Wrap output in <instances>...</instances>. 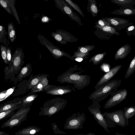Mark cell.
Wrapping results in <instances>:
<instances>
[{"instance_id": "40", "label": "cell", "mask_w": 135, "mask_h": 135, "mask_svg": "<svg viewBox=\"0 0 135 135\" xmlns=\"http://www.w3.org/2000/svg\"><path fill=\"white\" fill-rule=\"evenodd\" d=\"M96 25H98L101 27H104L106 26H111V24L105 18L100 19L96 21L95 23Z\"/></svg>"}, {"instance_id": "4", "label": "cell", "mask_w": 135, "mask_h": 135, "mask_svg": "<svg viewBox=\"0 0 135 135\" xmlns=\"http://www.w3.org/2000/svg\"><path fill=\"white\" fill-rule=\"evenodd\" d=\"M103 115L108 127H113L117 125L124 127L129 125L128 120L125 117L124 111L122 110L112 112H106Z\"/></svg>"}, {"instance_id": "34", "label": "cell", "mask_w": 135, "mask_h": 135, "mask_svg": "<svg viewBox=\"0 0 135 135\" xmlns=\"http://www.w3.org/2000/svg\"><path fill=\"white\" fill-rule=\"evenodd\" d=\"M30 107H20L15 114L9 119H11L20 117L23 114L28 113L30 110Z\"/></svg>"}, {"instance_id": "19", "label": "cell", "mask_w": 135, "mask_h": 135, "mask_svg": "<svg viewBox=\"0 0 135 135\" xmlns=\"http://www.w3.org/2000/svg\"><path fill=\"white\" fill-rule=\"evenodd\" d=\"M38 97L35 93L31 91L27 95L21 98L22 102L20 107H30Z\"/></svg>"}, {"instance_id": "30", "label": "cell", "mask_w": 135, "mask_h": 135, "mask_svg": "<svg viewBox=\"0 0 135 135\" xmlns=\"http://www.w3.org/2000/svg\"><path fill=\"white\" fill-rule=\"evenodd\" d=\"M107 53V52H104L97 54L92 57L89 59V62H92L93 65H97L102 61Z\"/></svg>"}, {"instance_id": "1", "label": "cell", "mask_w": 135, "mask_h": 135, "mask_svg": "<svg viewBox=\"0 0 135 135\" xmlns=\"http://www.w3.org/2000/svg\"><path fill=\"white\" fill-rule=\"evenodd\" d=\"M83 71L78 65H75L58 76L57 80L61 84H72L74 88L81 90L88 86L91 81L89 75L82 74Z\"/></svg>"}, {"instance_id": "17", "label": "cell", "mask_w": 135, "mask_h": 135, "mask_svg": "<svg viewBox=\"0 0 135 135\" xmlns=\"http://www.w3.org/2000/svg\"><path fill=\"white\" fill-rule=\"evenodd\" d=\"M131 47L129 44H126L122 46L115 53L114 59L115 60L123 59L131 52Z\"/></svg>"}, {"instance_id": "39", "label": "cell", "mask_w": 135, "mask_h": 135, "mask_svg": "<svg viewBox=\"0 0 135 135\" xmlns=\"http://www.w3.org/2000/svg\"><path fill=\"white\" fill-rule=\"evenodd\" d=\"M0 4L2 7L9 13L11 15L13 14L11 7L5 0H0Z\"/></svg>"}, {"instance_id": "14", "label": "cell", "mask_w": 135, "mask_h": 135, "mask_svg": "<svg viewBox=\"0 0 135 135\" xmlns=\"http://www.w3.org/2000/svg\"><path fill=\"white\" fill-rule=\"evenodd\" d=\"M105 19L117 31H119L127 27L133 25V23L129 22V21L125 18L117 17H105Z\"/></svg>"}, {"instance_id": "47", "label": "cell", "mask_w": 135, "mask_h": 135, "mask_svg": "<svg viewBox=\"0 0 135 135\" xmlns=\"http://www.w3.org/2000/svg\"><path fill=\"white\" fill-rule=\"evenodd\" d=\"M115 133H116V135H126V134H123L119 133L117 132H116Z\"/></svg>"}, {"instance_id": "6", "label": "cell", "mask_w": 135, "mask_h": 135, "mask_svg": "<svg viewBox=\"0 0 135 135\" xmlns=\"http://www.w3.org/2000/svg\"><path fill=\"white\" fill-rule=\"evenodd\" d=\"M86 120L85 115L83 112L81 114L78 112L73 114L66 120L64 128L66 129H81Z\"/></svg>"}, {"instance_id": "28", "label": "cell", "mask_w": 135, "mask_h": 135, "mask_svg": "<svg viewBox=\"0 0 135 135\" xmlns=\"http://www.w3.org/2000/svg\"><path fill=\"white\" fill-rule=\"evenodd\" d=\"M8 33L6 31L5 27L2 25H0V42L3 43L7 47L9 44L8 40Z\"/></svg>"}, {"instance_id": "7", "label": "cell", "mask_w": 135, "mask_h": 135, "mask_svg": "<svg viewBox=\"0 0 135 135\" xmlns=\"http://www.w3.org/2000/svg\"><path fill=\"white\" fill-rule=\"evenodd\" d=\"M37 38L41 44L48 49L55 59H59L63 56L70 59L71 56L69 54L54 45L43 36L39 34Z\"/></svg>"}, {"instance_id": "16", "label": "cell", "mask_w": 135, "mask_h": 135, "mask_svg": "<svg viewBox=\"0 0 135 135\" xmlns=\"http://www.w3.org/2000/svg\"><path fill=\"white\" fill-rule=\"evenodd\" d=\"M28 113H27L24 114L18 117L11 119H9L3 123L1 128L9 127L10 129H12L14 127L18 126L22 122L26 120Z\"/></svg>"}, {"instance_id": "26", "label": "cell", "mask_w": 135, "mask_h": 135, "mask_svg": "<svg viewBox=\"0 0 135 135\" xmlns=\"http://www.w3.org/2000/svg\"><path fill=\"white\" fill-rule=\"evenodd\" d=\"M49 82L48 78H44L31 89V91L36 93L44 90L45 88L49 84Z\"/></svg>"}, {"instance_id": "8", "label": "cell", "mask_w": 135, "mask_h": 135, "mask_svg": "<svg viewBox=\"0 0 135 135\" xmlns=\"http://www.w3.org/2000/svg\"><path fill=\"white\" fill-rule=\"evenodd\" d=\"M56 7L64 14L68 16L72 21L80 26L82 25L80 18L74 11L72 7L65 0H54Z\"/></svg>"}, {"instance_id": "23", "label": "cell", "mask_w": 135, "mask_h": 135, "mask_svg": "<svg viewBox=\"0 0 135 135\" xmlns=\"http://www.w3.org/2000/svg\"><path fill=\"white\" fill-rule=\"evenodd\" d=\"M112 2L121 6L123 8H135L134 0H111Z\"/></svg>"}, {"instance_id": "21", "label": "cell", "mask_w": 135, "mask_h": 135, "mask_svg": "<svg viewBox=\"0 0 135 135\" xmlns=\"http://www.w3.org/2000/svg\"><path fill=\"white\" fill-rule=\"evenodd\" d=\"M32 67L30 63H28L23 68L19 71L16 77L18 81H21L22 79L30 75L32 71Z\"/></svg>"}, {"instance_id": "24", "label": "cell", "mask_w": 135, "mask_h": 135, "mask_svg": "<svg viewBox=\"0 0 135 135\" xmlns=\"http://www.w3.org/2000/svg\"><path fill=\"white\" fill-rule=\"evenodd\" d=\"M87 9L88 12L90 13L93 17H96L99 11L98 9L95 0H88Z\"/></svg>"}, {"instance_id": "36", "label": "cell", "mask_w": 135, "mask_h": 135, "mask_svg": "<svg viewBox=\"0 0 135 135\" xmlns=\"http://www.w3.org/2000/svg\"><path fill=\"white\" fill-rule=\"evenodd\" d=\"M95 48V46L94 45H87L84 46L78 47L77 51L83 53H89V52L91 51Z\"/></svg>"}, {"instance_id": "42", "label": "cell", "mask_w": 135, "mask_h": 135, "mask_svg": "<svg viewBox=\"0 0 135 135\" xmlns=\"http://www.w3.org/2000/svg\"><path fill=\"white\" fill-rule=\"evenodd\" d=\"M51 126L53 131L55 134H66V133L60 130L55 123H52L51 124Z\"/></svg>"}, {"instance_id": "22", "label": "cell", "mask_w": 135, "mask_h": 135, "mask_svg": "<svg viewBox=\"0 0 135 135\" xmlns=\"http://www.w3.org/2000/svg\"><path fill=\"white\" fill-rule=\"evenodd\" d=\"M111 14L126 16L135 15V8H125L121 7L110 12Z\"/></svg>"}, {"instance_id": "12", "label": "cell", "mask_w": 135, "mask_h": 135, "mask_svg": "<svg viewBox=\"0 0 135 135\" xmlns=\"http://www.w3.org/2000/svg\"><path fill=\"white\" fill-rule=\"evenodd\" d=\"M51 35L57 42L61 44H66L68 42H76L78 38L69 32L61 30L52 31Z\"/></svg>"}, {"instance_id": "41", "label": "cell", "mask_w": 135, "mask_h": 135, "mask_svg": "<svg viewBox=\"0 0 135 135\" xmlns=\"http://www.w3.org/2000/svg\"><path fill=\"white\" fill-rule=\"evenodd\" d=\"M126 33L129 36L135 35V25H132L128 26L127 28Z\"/></svg>"}, {"instance_id": "2", "label": "cell", "mask_w": 135, "mask_h": 135, "mask_svg": "<svg viewBox=\"0 0 135 135\" xmlns=\"http://www.w3.org/2000/svg\"><path fill=\"white\" fill-rule=\"evenodd\" d=\"M121 82L120 79L111 80L95 90L89 95V98L93 101L96 100L99 102L117 91Z\"/></svg>"}, {"instance_id": "13", "label": "cell", "mask_w": 135, "mask_h": 135, "mask_svg": "<svg viewBox=\"0 0 135 135\" xmlns=\"http://www.w3.org/2000/svg\"><path fill=\"white\" fill-rule=\"evenodd\" d=\"M73 86H56L48 84L45 88V93L52 95H62L75 91Z\"/></svg>"}, {"instance_id": "35", "label": "cell", "mask_w": 135, "mask_h": 135, "mask_svg": "<svg viewBox=\"0 0 135 135\" xmlns=\"http://www.w3.org/2000/svg\"><path fill=\"white\" fill-rule=\"evenodd\" d=\"M5 1L11 7L14 16L18 24L20 25V22L15 7L16 0H5Z\"/></svg>"}, {"instance_id": "20", "label": "cell", "mask_w": 135, "mask_h": 135, "mask_svg": "<svg viewBox=\"0 0 135 135\" xmlns=\"http://www.w3.org/2000/svg\"><path fill=\"white\" fill-rule=\"evenodd\" d=\"M41 129L35 126H30L24 128L16 132V135H34L40 132Z\"/></svg>"}, {"instance_id": "38", "label": "cell", "mask_w": 135, "mask_h": 135, "mask_svg": "<svg viewBox=\"0 0 135 135\" xmlns=\"http://www.w3.org/2000/svg\"><path fill=\"white\" fill-rule=\"evenodd\" d=\"M65 0L79 13L82 17H84V15L80 9V7L77 4L74 3L71 0Z\"/></svg>"}, {"instance_id": "46", "label": "cell", "mask_w": 135, "mask_h": 135, "mask_svg": "<svg viewBox=\"0 0 135 135\" xmlns=\"http://www.w3.org/2000/svg\"><path fill=\"white\" fill-rule=\"evenodd\" d=\"M95 135V133H92V132H90L88 133L87 134H79L76 135Z\"/></svg>"}, {"instance_id": "31", "label": "cell", "mask_w": 135, "mask_h": 135, "mask_svg": "<svg viewBox=\"0 0 135 135\" xmlns=\"http://www.w3.org/2000/svg\"><path fill=\"white\" fill-rule=\"evenodd\" d=\"M20 107V106L16 107L0 113V120H1L8 117H11L15 114V111Z\"/></svg>"}, {"instance_id": "15", "label": "cell", "mask_w": 135, "mask_h": 135, "mask_svg": "<svg viewBox=\"0 0 135 135\" xmlns=\"http://www.w3.org/2000/svg\"><path fill=\"white\" fill-rule=\"evenodd\" d=\"M122 66L120 65L115 66L103 75L94 86L95 90L110 81L119 71Z\"/></svg>"}, {"instance_id": "32", "label": "cell", "mask_w": 135, "mask_h": 135, "mask_svg": "<svg viewBox=\"0 0 135 135\" xmlns=\"http://www.w3.org/2000/svg\"><path fill=\"white\" fill-rule=\"evenodd\" d=\"M123 111L125 117L128 120L135 115V106L124 107L123 108Z\"/></svg>"}, {"instance_id": "33", "label": "cell", "mask_w": 135, "mask_h": 135, "mask_svg": "<svg viewBox=\"0 0 135 135\" xmlns=\"http://www.w3.org/2000/svg\"><path fill=\"white\" fill-rule=\"evenodd\" d=\"M135 71V55L133 57L129 66L124 76L126 79L132 75Z\"/></svg>"}, {"instance_id": "9", "label": "cell", "mask_w": 135, "mask_h": 135, "mask_svg": "<svg viewBox=\"0 0 135 135\" xmlns=\"http://www.w3.org/2000/svg\"><path fill=\"white\" fill-rule=\"evenodd\" d=\"M92 104L88 108L90 112L93 115V117L98 123L106 132L109 133L108 127L104 117L100 111L101 107L99 102L94 100Z\"/></svg>"}, {"instance_id": "27", "label": "cell", "mask_w": 135, "mask_h": 135, "mask_svg": "<svg viewBox=\"0 0 135 135\" xmlns=\"http://www.w3.org/2000/svg\"><path fill=\"white\" fill-rule=\"evenodd\" d=\"M90 54L89 53H84L76 51L74 52V55L70 57V59L71 61L75 60L80 62L88 59V56Z\"/></svg>"}, {"instance_id": "37", "label": "cell", "mask_w": 135, "mask_h": 135, "mask_svg": "<svg viewBox=\"0 0 135 135\" xmlns=\"http://www.w3.org/2000/svg\"><path fill=\"white\" fill-rule=\"evenodd\" d=\"M0 50L1 57L4 62L6 64H8L7 57V49L6 47L3 45H1Z\"/></svg>"}, {"instance_id": "5", "label": "cell", "mask_w": 135, "mask_h": 135, "mask_svg": "<svg viewBox=\"0 0 135 135\" xmlns=\"http://www.w3.org/2000/svg\"><path fill=\"white\" fill-rule=\"evenodd\" d=\"M24 57L22 49L18 47L12 55L11 64L9 66L8 72L17 74L25 62Z\"/></svg>"}, {"instance_id": "18", "label": "cell", "mask_w": 135, "mask_h": 135, "mask_svg": "<svg viewBox=\"0 0 135 135\" xmlns=\"http://www.w3.org/2000/svg\"><path fill=\"white\" fill-rule=\"evenodd\" d=\"M21 102V98H18L1 104L0 105V113L16 107L20 106Z\"/></svg>"}, {"instance_id": "25", "label": "cell", "mask_w": 135, "mask_h": 135, "mask_svg": "<svg viewBox=\"0 0 135 135\" xmlns=\"http://www.w3.org/2000/svg\"><path fill=\"white\" fill-rule=\"evenodd\" d=\"M49 77L48 75L45 74H39L34 76L29 81L28 89H31L44 78Z\"/></svg>"}, {"instance_id": "44", "label": "cell", "mask_w": 135, "mask_h": 135, "mask_svg": "<svg viewBox=\"0 0 135 135\" xmlns=\"http://www.w3.org/2000/svg\"><path fill=\"white\" fill-rule=\"evenodd\" d=\"M41 20L42 23H47L49 22L50 21H52V20L47 16H44L41 18Z\"/></svg>"}, {"instance_id": "43", "label": "cell", "mask_w": 135, "mask_h": 135, "mask_svg": "<svg viewBox=\"0 0 135 135\" xmlns=\"http://www.w3.org/2000/svg\"><path fill=\"white\" fill-rule=\"evenodd\" d=\"M6 47L7 49V57L8 62V64L9 66L11 64L12 55H11V49L8 47V46Z\"/></svg>"}, {"instance_id": "29", "label": "cell", "mask_w": 135, "mask_h": 135, "mask_svg": "<svg viewBox=\"0 0 135 135\" xmlns=\"http://www.w3.org/2000/svg\"><path fill=\"white\" fill-rule=\"evenodd\" d=\"M7 27L8 40L9 41V39L11 42L13 43L15 41L16 38L15 28L12 22L8 23Z\"/></svg>"}, {"instance_id": "3", "label": "cell", "mask_w": 135, "mask_h": 135, "mask_svg": "<svg viewBox=\"0 0 135 135\" xmlns=\"http://www.w3.org/2000/svg\"><path fill=\"white\" fill-rule=\"evenodd\" d=\"M67 101L61 98L56 97L46 101L40 108L38 115L51 117L64 109Z\"/></svg>"}, {"instance_id": "45", "label": "cell", "mask_w": 135, "mask_h": 135, "mask_svg": "<svg viewBox=\"0 0 135 135\" xmlns=\"http://www.w3.org/2000/svg\"><path fill=\"white\" fill-rule=\"evenodd\" d=\"M0 135H10L8 133H6L5 132L2 131H0Z\"/></svg>"}, {"instance_id": "10", "label": "cell", "mask_w": 135, "mask_h": 135, "mask_svg": "<svg viewBox=\"0 0 135 135\" xmlns=\"http://www.w3.org/2000/svg\"><path fill=\"white\" fill-rule=\"evenodd\" d=\"M127 94L128 91L126 89L116 91L106 102L103 108L109 109L118 104L126 99Z\"/></svg>"}, {"instance_id": "11", "label": "cell", "mask_w": 135, "mask_h": 135, "mask_svg": "<svg viewBox=\"0 0 135 135\" xmlns=\"http://www.w3.org/2000/svg\"><path fill=\"white\" fill-rule=\"evenodd\" d=\"M94 27L96 30L93 32V33L101 40H108L113 35H120L119 32L111 26L102 27L95 25Z\"/></svg>"}]
</instances>
